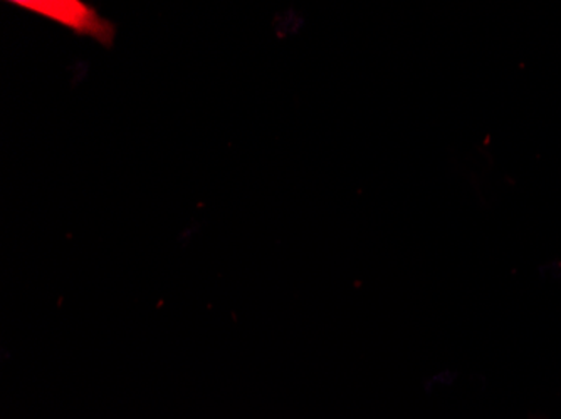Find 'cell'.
Here are the masks:
<instances>
[{"label":"cell","mask_w":561,"mask_h":419,"mask_svg":"<svg viewBox=\"0 0 561 419\" xmlns=\"http://www.w3.org/2000/svg\"><path fill=\"white\" fill-rule=\"evenodd\" d=\"M11 4L49 19L76 36L93 37L108 49L115 43L116 25L81 0H12Z\"/></svg>","instance_id":"obj_1"}]
</instances>
